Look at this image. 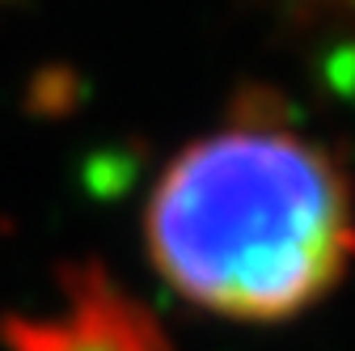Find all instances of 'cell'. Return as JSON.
Masks as SVG:
<instances>
[{"instance_id":"obj_1","label":"cell","mask_w":355,"mask_h":351,"mask_svg":"<svg viewBox=\"0 0 355 351\" xmlns=\"http://www.w3.org/2000/svg\"><path fill=\"white\" fill-rule=\"evenodd\" d=\"M157 271L191 305L284 322L330 296L355 258V195L334 157L275 123L187 144L148 199Z\"/></svg>"},{"instance_id":"obj_2","label":"cell","mask_w":355,"mask_h":351,"mask_svg":"<svg viewBox=\"0 0 355 351\" xmlns=\"http://www.w3.org/2000/svg\"><path fill=\"white\" fill-rule=\"evenodd\" d=\"M9 351H169L161 326L123 296L102 271L68 280V300L47 318H26L5 330Z\"/></svg>"}]
</instances>
